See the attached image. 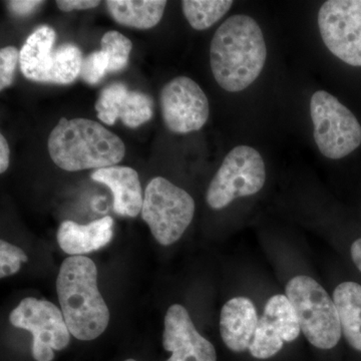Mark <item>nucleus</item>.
<instances>
[{
	"label": "nucleus",
	"instance_id": "ddd939ff",
	"mask_svg": "<svg viewBox=\"0 0 361 361\" xmlns=\"http://www.w3.org/2000/svg\"><path fill=\"white\" fill-rule=\"evenodd\" d=\"M163 346L172 353L167 361H217L213 344L199 334L180 304L171 306L165 316Z\"/></svg>",
	"mask_w": 361,
	"mask_h": 361
},
{
	"label": "nucleus",
	"instance_id": "7ed1b4c3",
	"mask_svg": "<svg viewBox=\"0 0 361 361\" xmlns=\"http://www.w3.org/2000/svg\"><path fill=\"white\" fill-rule=\"evenodd\" d=\"M49 156L68 172L113 167L122 161L126 147L118 135L87 118H61L47 142Z\"/></svg>",
	"mask_w": 361,
	"mask_h": 361
},
{
	"label": "nucleus",
	"instance_id": "c85d7f7f",
	"mask_svg": "<svg viewBox=\"0 0 361 361\" xmlns=\"http://www.w3.org/2000/svg\"><path fill=\"white\" fill-rule=\"evenodd\" d=\"M123 361H137V360H133V358H130V360H123Z\"/></svg>",
	"mask_w": 361,
	"mask_h": 361
},
{
	"label": "nucleus",
	"instance_id": "aec40b11",
	"mask_svg": "<svg viewBox=\"0 0 361 361\" xmlns=\"http://www.w3.org/2000/svg\"><path fill=\"white\" fill-rule=\"evenodd\" d=\"M229 0H184L182 9L190 25L196 30H205L218 23L230 11Z\"/></svg>",
	"mask_w": 361,
	"mask_h": 361
},
{
	"label": "nucleus",
	"instance_id": "f03ea898",
	"mask_svg": "<svg viewBox=\"0 0 361 361\" xmlns=\"http://www.w3.org/2000/svg\"><path fill=\"white\" fill-rule=\"evenodd\" d=\"M56 291L71 336L90 341L104 334L110 311L97 287V269L92 259L66 258L59 269Z\"/></svg>",
	"mask_w": 361,
	"mask_h": 361
},
{
	"label": "nucleus",
	"instance_id": "4468645a",
	"mask_svg": "<svg viewBox=\"0 0 361 361\" xmlns=\"http://www.w3.org/2000/svg\"><path fill=\"white\" fill-rule=\"evenodd\" d=\"M97 118L113 126L118 118L127 127H140L153 116L151 97L137 90H129L125 85L113 84L104 87L94 104Z\"/></svg>",
	"mask_w": 361,
	"mask_h": 361
},
{
	"label": "nucleus",
	"instance_id": "6ab92c4d",
	"mask_svg": "<svg viewBox=\"0 0 361 361\" xmlns=\"http://www.w3.org/2000/svg\"><path fill=\"white\" fill-rule=\"evenodd\" d=\"M342 334L351 348L361 351V285L343 282L334 293Z\"/></svg>",
	"mask_w": 361,
	"mask_h": 361
},
{
	"label": "nucleus",
	"instance_id": "9d476101",
	"mask_svg": "<svg viewBox=\"0 0 361 361\" xmlns=\"http://www.w3.org/2000/svg\"><path fill=\"white\" fill-rule=\"evenodd\" d=\"M323 42L336 58L361 66V0H329L318 13Z\"/></svg>",
	"mask_w": 361,
	"mask_h": 361
},
{
	"label": "nucleus",
	"instance_id": "cd10ccee",
	"mask_svg": "<svg viewBox=\"0 0 361 361\" xmlns=\"http://www.w3.org/2000/svg\"><path fill=\"white\" fill-rule=\"evenodd\" d=\"M351 258L358 270L361 272V238L353 242L350 248Z\"/></svg>",
	"mask_w": 361,
	"mask_h": 361
},
{
	"label": "nucleus",
	"instance_id": "a878e982",
	"mask_svg": "<svg viewBox=\"0 0 361 361\" xmlns=\"http://www.w3.org/2000/svg\"><path fill=\"white\" fill-rule=\"evenodd\" d=\"M7 7L11 13L16 16H25L32 13L37 7L44 4V1H37V0H13V1H7Z\"/></svg>",
	"mask_w": 361,
	"mask_h": 361
},
{
	"label": "nucleus",
	"instance_id": "f8f14e48",
	"mask_svg": "<svg viewBox=\"0 0 361 361\" xmlns=\"http://www.w3.org/2000/svg\"><path fill=\"white\" fill-rule=\"evenodd\" d=\"M295 310L286 295H274L266 303L248 350L257 360L277 355L284 342L295 341L300 334Z\"/></svg>",
	"mask_w": 361,
	"mask_h": 361
},
{
	"label": "nucleus",
	"instance_id": "b1692460",
	"mask_svg": "<svg viewBox=\"0 0 361 361\" xmlns=\"http://www.w3.org/2000/svg\"><path fill=\"white\" fill-rule=\"evenodd\" d=\"M20 52L14 47H6L0 51V90L13 85L16 66L20 61Z\"/></svg>",
	"mask_w": 361,
	"mask_h": 361
},
{
	"label": "nucleus",
	"instance_id": "a211bd4d",
	"mask_svg": "<svg viewBox=\"0 0 361 361\" xmlns=\"http://www.w3.org/2000/svg\"><path fill=\"white\" fill-rule=\"evenodd\" d=\"M106 4L111 18L120 25L137 30H149L160 23L167 1L109 0Z\"/></svg>",
	"mask_w": 361,
	"mask_h": 361
},
{
	"label": "nucleus",
	"instance_id": "423d86ee",
	"mask_svg": "<svg viewBox=\"0 0 361 361\" xmlns=\"http://www.w3.org/2000/svg\"><path fill=\"white\" fill-rule=\"evenodd\" d=\"M194 199L165 178L151 180L145 191L142 218L161 245L174 244L191 224Z\"/></svg>",
	"mask_w": 361,
	"mask_h": 361
},
{
	"label": "nucleus",
	"instance_id": "20e7f679",
	"mask_svg": "<svg viewBox=\"0 0 361 361\" xmlns=\"http://www.w3.org/2000/svg\"><path fill=\"white\" fill-rule=\"evenodd\" d=\"M285 292L307 341L317 348H336L342 334L341 322L336 304L322 285L300 275L292 278Z\"/></svg>",
	"mask_w": 361,
	"mask_h": 361
},
{
	"label": "nucleus",
	"instance_id": "dca6fc26",
	"mask_svg": "<svg viewBox=\"0 0 361 361\" xmlns=\"http://www.w3.org/2000/svg\"><path fill=\"white\" fill-rule=\"evenodd\" d=\"M90 177L111 190L114 210L118 215L137 217L141 212L144 197L139 174L134 169L123 166L97 169Z\"/></svg>",
	"mask_w": 361,
	"mask_h": 361
},
{
	"label": "nucleus",
	"instance_id": "f3484780",
	"mask_svg": "<svg viewBox=\"0 0 361 361\" xmlns=\"http://www.w3.org/2000/svg\"><path fill=\"white\" fill-rule=\"evenodd\" d=\"M113 236V218L106 216L87 225L65 221L59 226L58 242L61 250L66 254L82 256L104 248L110 243Z\"/></svg>",
	"mask_w": 361,
	"mask_h": 361
},
{
	"label": "nucleus",
	"instance_id": "bb28decb",
	"mask_svg": "<svg viewBox=\"0 0 361 361\" xmlns=\"http://www.w3.org/2000/svg\"><path fill=\"white\" fill-rule=\"evenodd\" d=\"M11 149L4 135H0V173L4 174L9 166Z\"/></svg>",
	"mask_w": 361,
	"mask_h": 361
},
{
	"label": "nucleus",
	"instance_id": "2eb2a0df",
	"mask_svg": "<svg viewBox=\"0 0 361 361\" xmlns=\"http://www.w3.org/2000/svg\"><path fill=\"white\" fill-rule=\"evenodd\" d=\"M259 318L255 305L246 297H235L221 310L220 332L223 341L233 353L250 348Z\"/></svg>",
	"mask_w": 361,
	"mask_h": 361
},
{
	"label": "nucleus",
	"instance_id": "f257e3e1",
	"mask_svg": "<svg viewBox=\"0 0 361 361\" xmlns=\"http://www.w3.org/2000/svg\"><path fill=\"white\" fill-rule=\"evenodd\" d=\"M267 58L264 37L257 21L235 14L216 30L210 47L211 70L223 90L242 92L253 84Z\"/></svg>",
	"mask_w": 361,
	"mask_h": 361
},
{
	"label": "nucleus",
	"instance_id": "39448f33",
	"mask_svg": "<svg viewBox=\"0 0 361 361\" xmlns=\"http://www.w3.org/2000/svg\"><path fill=\"white\" fill-rule=\"evenodd\" d=\"M54 28L40 26L28 37L20 49V70L28 80L37 82L70 85L80 75L82 51L77 45L65 44L54 49Z\"/></svg>",
	"mask_w": 361,
	"mask_h": 361
},
{
	"label": "nucleus",
	"instance_id": "6e6552de",
	"mask_svg": "<svg viewBox=\"0 0 361 361\" xmlns=\"http://www.w3.org/2000/svg\"><path fill=\"white\" fill-rule=\"evenodd\" d=\"M265 180L264 161L257 149L236 147L226 156L213 178L207 191V203L214 210H221L235 199L257 194Z\"/></svg>",
	"mask_w": 361,
	"mask_h": 361
},
{
	"label": "nucleus",
	"instance_id": "412c9836",
	"mask_svg": "<svg viewBox=\"0 0 361 361\" xmlns=\"http://www.w3.org/2000/svg\"><path fill=\"white\" fill-rule=\"evenodd\" d=\"M102 49L109 58V73H116L126 68L132 51V42L122 33L110 30L104 35Z\"/></svg>",
	"mask_w": 361,
	"mask_h": 361
},
{
	"label": "nucleus",
	"instance_id": "9b49d317",
	"mask_svg": "<svg viewBox=\"0 0 361 361\" xmlns=\"http://www.w3.org/2000/svg\"><path fill=\"white\" fill-rule=\"evenodd\" d=\"M161 116L166 127L176 134L201 130L210 106L200 85L187 77H178L164 85L160 96Z\"/></svg>",
	"mask_w": 361,
	"mask_h": 361
},
{
	"label": "nucleus",
	"instance_id": "393cba45",
	"mask_svg": "<svg viewBox=\"0 0 361 361\" xmlns=\"http://www.w3.org/2000/svg\"><path fill=\"white\" fill-rule=\"evenodd\" d=\"M56 4L63 13H71L73 11L94 8L99 6L101 2L97 0H58Z\"/></svg>",
	"mask_w": 361,
	"mask_h": 361
},
{
	"label": "nucleus",
	"instance_id": "5701e85b",
	"mask_svg": "<svg viewBox=\"0 0 361 361\" xmlns=\"http://www.w3.org/2000/svg\"><path fill=\"white\" fill-rule=\"evenodd\" d=\"M109 58L103 51L92 52L82 59L80 75L87 84L96 85L109 73Z\"/></svg>",
	"mask_w": 361,
	"mask_h": 361
},
{
	"label": "nucleus",
	"instance_id": "0eeeda50",
	"mask_svg": "<svg viewBox=\"0 0 361 361\" xmlns=\"http://www.w3.org/2000/svg\"><path fill=\"white\" fill-rule=\"evenodd\" d=\"M314 140L323 156L339 160L361 144V126L356 116L336 97L325 90L313 94L310 101Z\"/></svg>",
	"mask_w": 361,
	"mask_h": 361
},
{
	"label": "nucleus",
	"instance_id": "4be33fe9",
	"mask_svg": "<svg viewBox=\"0 0 361 361\" xmlns=\"http://www.w3.org/2000/svg\"><path fill=\"white\" fill-rule=\"evenodd\" d=\"M25 252L8 242L0 241V277L11 276L20 270L21 263L27 262Z\"/></svg>",
	"mask_w": 361,
	"mask_h": 361
},
{
	"label": "nucleus",
	"instance_id": "1a4fd4ad",
	"mask_svg": "<svg viewBox=\"0 0 361 361\" xmlns=\"http://www.w3.org/2000/svg\"><path fill=\"white\" fill-rule=\"evenodd\" d=\"M9 320L14 327L32 334V355L37 361L54 360V351L70 343L71 332L63 312L49 301L27 297L11 311Z\"/></svg>",
	"mask_w": 361,
	"mask_h": 361
}]
</instances>
